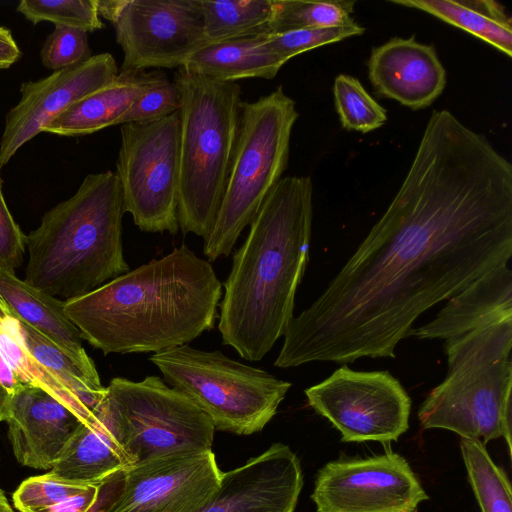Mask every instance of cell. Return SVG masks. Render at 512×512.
Listing matches in <instances>:
<instances>
[{
  "label": "cell",
  "instance_id": "cell-1",
  "mask_svg": "<svg viewBox=\"0 0 512 512\" xmlns=\"http://www.w3.org/2000/svg\"><path fill=\"white\" fill-rule=\"evenodd\" d=\"M511 256V163L450 111L434 110L397 194L291 319L274 365L394 358L421 314Z\"/></svg>",
  "mask_w": 512,
  "mask_h": 512
},
{
  "label": "cell",
  "instance_id": "cell-2",
  "mask_svg": "<svg viewBox=\"0 0 512 512\" xmlns=\"http://www.w3.org/2000/svg\"><path fill=\"white\" fill-rule=\"evenodd\" d=\"M223 284L186 245L64 301V311L103 354L162 352L214 328Z\"/></svg>",
  "mask_w": 512,
  "mask_h": 512
},
{
  "label": "cell",
  "instance_id": "cell-3",
  "mask_svg": "<svg viewBox=\"0 0 512 512\" xmlns=\"http://www.w3.org/2000/svg\"><path fill=\"white\" fill-rule=\"evenodd\" d=\"M313 185L287 176L265 198L223 283L222 343L248 361L261 360L284 335L309 259Z\"/></svg>",
  "mask_w": 512,
  "mask_h": 512
},
{
  "label": "cell",
  "instance_id": "cell-4",
  "mask_svg": "<svg viewBox=\"0 0 512 512\" xmlns=\"http://www.w3.org/2000/svg\"><path fill=\"white\" fill-rule=\"evenodd\" d=\"M124 213L116 173L87 175L76 193L47 211L26 236L25 282L65 301L128 272Z\"/></svg>",
  "mask_w": 512,
  "mask_h": 512
},
{
  "label": "cell",
  "instance_id": "cell-5",
  "mask_svg": "<svg viewBox=\"0 0 512 512\" xmlns=\"http://www.w3.org/2000/svg\"><path fill=\"white\" fill-rule=\"evenodd\" d=\"M512 320L444 342L447 374L418 409L424 429H445L484 445L500 437L511 455Z\"/></svg>",
  "mask_w": 512,
  "mask_h": 512
},
{
  "label": "cell",
  "instance_id": "cell-6",
  "mask_svg": "<svg viewBox=\"0 0 512 512\" xmlns=\"http://www.w3.org/2000/svg\"><path fill=\"white\" fill-rule=\"evenodd\" d=\"M177 218L183 234L206 240L225 190L242 107L237 82H221L180 67Z\"/></svg>",
  "mask_w": 512,
  "mask_h": 512
},
{
  "label": "cell",
  "instance_id": "cell-7",
  "mask_svg": "<svg viewBox=\"0 0 512 512\" xmlns=\"http://www.w3.org/2000/svg\"><path fill=\"white\" fill-rule=\"evenodd\" d=\"M298 116L295 101L282 86L256 101L242 103L225 190L205 240L204 255L208 260L231 253L244 228L281 180Z\"/></svg>",
  "mask_w": 512,
  "mask_h": 512
},
{
  "label": "cell",
  "instance_id": "cell-8",
  "mask_svg": "<svg viewBox=\"0 0 512 512\" xmlns=\"http://www.w3.org/2000/svg\"><path fill=\"white\" fill-rule=\"evenodd\" d=\"M149 360L208 416L215 430L236 435L260 432L291 387L219 350L203 351L188 344L154 353Z\"/></svg>",
  "mask_w": 512,
  "mask_h": 512
},
{
  "label": "cell",
  "instance_id": "cell-9",
  "mask_svg": "<svg viewBox=\"0 0 512 512\" xmlns=\"http://www.w3.org/2000/svg\"><path fill=\"white\" fill-rule=\"evenodd\" d=\"M93 413L134 464L174 452L212 450L215 428L208 416L158 376L113 378Z\"/></svg>",
  "mask_w": 512,
  "mask_h": 512
},
{
  "label": "cell",
  "instance_id": "cell-10",
  "mask_svg": "<svg viewBox=\"0 0 512 512\" xmlns=\"http://www.w3.org/2000/svg\"><path fill=\"white\" fill-rule=\"evenodd\" d=\"M116 162L124 211L145 232L176 234L180 117L122 124Z\"/></svg>",
  "mask_w": 512,
  "mask_h": 512
},
{
  "label": "cell",
  "instance_id": "cell-11",
  "mask_svg": "<svg viewBox=\"0 0 512 512\" xmlns=\"http://www.w3.org/2000/svg\"><path fill=\"white\" fill-rule=\"evenodd\" d=\"M221 474L212 450L154 457L98 484L87 512H197L218 488Z\"/></svg>",
  "mask_w": 512,
  "mask_h": 512
},
{
  "label": "cell",
  "instance_id": "cell-12",
  "mask_svg": "<svg viewBox=\"0 0 512 512\" xmlns=\"http://www.w3.org/2000/svg\"><path fill=\"white\" fill-rule=\"evenodd\" d=\"M309 406L342 442L397 441L409 428L412 401L388 371H355L346 364L305 390Z\"/></svg>",
  "mask_w": 512,
  "mask_h": 512
},
{
  "label": "cell",
  "instance_id": "cell-13",
  "mask_svg": "<svg viewBox=\"0 0 512 512\" xmlns=\"http://www.w3.org/2000/svg\"><path fill=\"white\" fill-rule=\"evenodd\" d=\"M428 498L406 459L392 451L328 462L311 494L316 512H415Z\"/></svg>",
  "mask_w": 512,
  "mask_h": 512
},
{
  "label": "cell",
  "instance_id": "cell-14",
  "mask_svg": "<svg viewBox=\"0 0 512 512\" xmlns=\"http://www.w3.org/2000/svg\"><path fill=\"white\" fill-rule=\"evenodd\" d=\"M112 24L120 71L180 68L208 45L196 0H126Z\"/></svg>",
  "mask_w": 512,
  "mask_h": 512
},
{
  "label": "cell",
  "instance_id": "cell-15",
  "mask_svg": "<svg viewBox=\"0 0 512 512\" xmlns=\"http://www.w3.org/2000/svg\"><path fill=\"white\" fill-rule=\"evenodd\" d=\"M117 75L118 67L113 56L100 53L45 78L23 82L21 99L5 118L0 140V167L65 109L108 85Z\"/></svg>",
  "mask_w": 512,
  "mask_h": 512
},
{
  "label": "cell",
  "instance_id": "cell-16",
  "mask_svg": "<svg viewBox=\"0 0 512 512\" xmlns=\"http://www.w3.org/2000/svg\"><path fill=\"white\" fill-rule=\"evenodd\" d=\"M302 487L297 455L275 443L244 465L222 472L218 488L197 512H294Z\"/></svg>",
  "mask_w": 512,
  "mask_h": 512
},
{
  "label": "cell",
  "instance_id": "cell-17",
  "mask_svg": "<svg viewBox=\"0 0 512 512\" xmlns=\"http://www.w3.org/2000/svg\"><path fill=\"white\" fill-rule=\"evenodd\" d=\"M5 422L16 460L39 470L55 465L81 423L61 401L28 385L12 398Z\"/></svg>",
  "mask_w": 512,
  "mask_h": 512
},
{
  "label": "cell",
  "instance_id": "cell-18",
  "mask_svg": "<svg viewBox=\"0 0 512 512\" xmlns=\"http://www.w3.org/2000/svg\"><path fill=\"white\" fill-rule=\"evenodd\" d=\"M368 75L378 95L413 110L431 105L446 86V71L433 46L392 38L373 48Z\"/></svg>",
  "mask_w": 512,
  "mask_h": 512
},
{
  "label": "cell",
  "instance_id": "cell-19",
  "mask_svg": "<svg viewBox=\"0 0 512 512\" xmlns=\"http://www.w3.org/2000/svg\"><path fill=\"white\" fill-rule=\"evenodd\" d=\"M507 320H512V272L504 265L449 298L434 319L412 328L409 336L447 340Z\"/></svg>",
  "mask_w": 512,
  "mask_h": 512
},
{
  "label": "cell",
  "instance_id": "cell-20",
  "mask_svg": "<svg viewBox=\"0 0 512 512\" xmlns=\"http://www.w3.org/2000/svg\"><path fill=\"white\" fill-rule=\"evenodd\" d=\"M160 71H120L108 85L74 103L44 128L60 136L87 135L117 125L132 103L158 78Z\"/></svg>",
  "mask_w": 512,
  "mask_h": 512
},
{
  "label": "cell",
  "instance_id": "cell-21",
  "mask_svg": "<svg viewBox=\"0 0 512 512\" xmlns=\"http://www.w3.org/2000/svg\"><path fill=\"white\" fill-rule=\"evenodd\" d=\"M134 465L107 426L96 415L81 422L49 475L98 485Z\"/></svg>",
  "mask_w": 512,
  "mask_h": 512
},
{
  "label": "cell",
  "instance_id": "cell-22",
  "mask_svg": "<svg viewBox=\"0 0 512 512\" xmlns=\"http://www.w3.org/2000/svg\"><path fill=\"white\" fill-rule=\"evenodd\" d=\"M0 297L17 318L70 356L91 360L83 348L80 331L64 311V301L4 271H0Z\"/></svg>",
  "mask_w": 512,
  "mask_h": 512
},
{
  "label": "cell",
  "instance_id": "cell-23",
  "mask_svg": "<svg viewBox=\"0 0 512 512\" xmlns=\"http://www.w3.org/2000/svg\"><path fill=\"white\" fill-rule=\"evenodd\" d=\"M266 34L208 44L195 52L184 69L221 82L274 78L285 64L268 47Z\"/></svg>",
  "mask_w": 512,
  "mask_h": 512
},
{
  "label": "cell",
  "instance_id": "cell-24",
  "mask_svg": "<svg viewBox=\"0 0 512 512\" xmlns=\"http://www.w3.org/2000/svg\"><path fill=\"white\" fill-rule=\"evenodd\" d=\"M393 4L422 10L468 32L512 56V19L493 0H391Z\"/></svg>",
  "mask_w": 512,
  "mask_h": 512
},
{
  "label": "cell",
  "instance_id": "cell-25",
  "mask_svg": "<svg viewBox=\"0 0 512 512\" xmlns=\"http://www.w3.org/2000/svg\"><path fill=\"white\" fill-rule=\"evenodd\" d=\"M0 358L22 384L40 388L66 405L81 422L92 413L53 374L46 370L28 351L19 321L0 297Z\"/></svg>",
  "mask_w": 512,
  "mask_h": 512
},
{
  "label": "cell",
  "instance_id": "cell-26",
  "mask_svg": "<svg viewBox=\"0 0 512 512\" xmlns=\"http://www.w3.org/2000/svg\"><path fill=\"white\" fill-rule=\"evenodd\" d=\"M17 319L30 354L93 414L106 391L93 360L80 361L73 358L37 330Z\"/></svg>",
  "mask_w": 512,
  "mask_h": 512
},
{
  "label": "cell",
  "instance_id": "cell-27",
  "mask_svg": "<svg viewBox=\"0 0 512 512\" xmlns=\"http://www.w3.org/2000/svg\"><path fill=\"white\" fill-rule=\"evenodd\" d=\"M208 44L267 34L273 0H196Z\"/></svg>",
  "mask_w": 512,
  "mask_h": 512
},
{
  "label": "cell",
  "instance_id": "cell-28",
  "mask_svg": "<svg viewBox=\"0 0 512 512\" xmlns=\"http://www.w3.org/2000/svg\"><path fill=\"white\" fill-rule=\"evenodd\" d=\"M469 483L482 512H512L511 484L506 472L478 440H460Z\"/></svg>",
  "mask_w": 512,
  "mask_h": 512
},
{
  "label": "cell",
  "instance_id": "cell-29",
  "mask_svg": "<svg viewBox=\"0 0 512 512\" xmlns=\"http://www.w3.org/2000/svg\"><path fill=\"white\" fill-rule=\"evenodd\" d=\"M355 1L273 0L270 33L345 26L355 23Z\"/></svg>",
  "mask_w": 512,
  "mask_h": 512
},
{
  "label": "cell",
  "instance_id": "cell-30",
  "mask_svg": "<svg viewBox=\"0 0 512 512\" xmlns=\"http://www.w3.org/2000/svg\"><path fill=\"white\" fill-rule=\"evenodd\" d=\"M333 94L335 108L345 129L368 133L386 122V110L355 77L338 75L334 80Z\"/></svg>",
  "mask_w": 512,
  "mask_h": 512
},
{
  "label": "cell",
  "instance_id": "cell-31",
  "mask_svg": "<svg viewBox=\"0 0 512 512\" xmlns=\"http://www.w3.org/2000/svg\"><path fill=\"white\" fill-rule=\"evenodd\" d=\"M16 10L36 25L49 21L55 26H65L93 32L103 28L97 9V0H21Z\"/></svg>",
  "mask_w": 512,
  "mask_h": 512
},
{
  "label": "cell",
  "instance_id": "cell-32",
  "mask_svg": "<svg viewBox=\"0 0 512 512\" xmlns=\"http://www.w3.org/2000/svg\"><path fill=\"white\" fill-rule=\"evenodd\" d=\"M91 486L46 473L25 479L14 491L12 501L20 512H49Z\"/></svg>",
  "mask_w": 512,
  "mask_h": 512
},
{
  "label": "cell",
  "instance_id": "cell-33",
  "mask_svg": "<svg viewBox=\"0 0 512 512\" xmlns=\"http://www.w3.org/2000/svg\"><path fill=\"white\" fill-rule=\"evenodd\" d=\"M364 31L365 29L355 22L338 27L302 29L276 34L267 33L265 40L270 50L286 63L303 52L361 35Z\"/></svg>",
  "mask_w": 512,
  "mask_h": 512
},
{
  "label": "cell",
  "instance_id": "cell-34",
  "mask_svg": "<svg viewBox=\"0 0 512 512\" xmlns=\"http://www.w3.org/2000/svg\"><path fill=\"white\" fill-rule=\"evenodd\" d=\"M180 89L160 72L149 86L120 117L117 124L145 123L167 117L179 111Z\"/></svg>",
  "mask_w": 512,
  "mask_h": 512
},
{
  "label": "cell",
  "instance_id": "cell-35",
  "mask_svg": "<svg viewBox=\"0 0 512 512\" xmlns=\"http://www.w3.org/2000/svg\"><path fill=\"white\" fill-rule=\"evenodd\" d=\"M92 57L86 31L55 26L40 51L44 67L57 71L81 64Z\"/></svg>",
  "mask_w": 512,
  "mask_h": 512
},
{
  "label": "cell",
  "instance_id": "cell-36",
  "mask_svg": "<svg viewBox=\"0 0 512 512\" xmlns=\"http://www.w3.org/2000/svg\"><path fill=\"white\" fill-rule=\"evenodd\" d=\"M2 184L0 173V271L15 274L16 269L23 262L26 235L8 209L2 192Z\"/></svg>",
  "mask_w": 512,
  "mask_h": 512
},
{
  "label": "cell",
  "instance_id": "cell-37",
  "mask_svg": "<svg viewBox=\"0 0 512 512\" xmlns=\"http://www.w3.org/2000/svg\"><path fill=\"white\" fill-rule=\"evenodd\" d=\"M22 53L9 29L0 26V70L7 69L19 60Z\"/></svg>",
  "mask_w": 512,
  "mask_h": 512
},
{
  "label": "cell",
  "instance_id": "cell-38",
  "mask_svg": "<svg viewBox=\"0 0 512 512\" xmlns=\"http://www.w3.org/2000/svg\"><path fill=\"white\" fill-rule=\"evenodd\" d=\"M125 2L126 0H97L98 14L113 23Z\"/></svg>",
  "mask_w": 512,
  "mask_h": 512
},
{
  "label": "cell",
  "instance_id": "cell-39",
  "mask_svg": "<svg viewBox=\"0 0 512 512\" xmlns=\"http://www.w3.org/2000/svg\"><path fill=\"white\" fill-rule=\"evenodd\" d=\"M0 512H14L4 491L0 488Z\"/></svg>",
  "mask_w": 512,
  "mask_h": 512
},
{
  "label": "cell",
  "instance_id": "cell-40",
  "mask_svg": "<svg viewBox=\"0 0 512 512\" xmlns=\"http://www.w3.org/2000/svg\"><path fill=\"white\" fill-rule=\"evenodd\" d=\"M0 421H3L2 410H1V404H0Z\"/></svg>",
  "mask_w": 512,
  "mask_h": 512
}]
</instances>
